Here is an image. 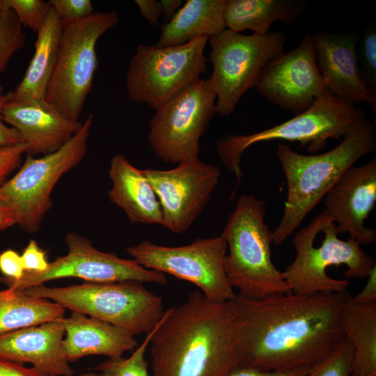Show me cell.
Segmentation results:
<instances>
[{
    "label": "cell",
    "mask_w": 376,
    "mask_h": 376,
    "mask_svg": "<svg viewBox=\"0 0 376 376\" xmlns=\"http://www.w3.org/2000/svg\"><path fill=\"white\" fill-rule=\"evenodd\" d=\"M349 295L292 292L252 299L235 294L228 302L240 366L264 371L313 367L345 338L340 313Z\"/></svg>",
    "instance_id": "1"
},
{
    "label": "cell",
    "mask_w": 376,
    "mask_h": 376,
    "mask_svg": "<svg viewBox=\"0 0 376 376\" xmlns=\"http://www.w3.org/2000/svg\"><path fill=\"white\" fill-rule=\"evenodd\" d=\"M148 348L150 376H227L240 366L228 302L198 290L165 311Z\"/></svg>",
    "instance_id": "2"
},
{
    "label": "cell",
    "mask_w": 376,
    "mask_h": 376,
    "mask_svg": "<svg viewBox=\"0 0 376 376\" xmlns=\"http://www.w3.org/2000/svg\"><path fill=\"white\" fill-rule=\"evenodd\" d=\"M376 150L375 123L364 119L329 151L302 155L279 143L276 157L285 174L288 194L281 219L272 232L273 243L285 242L322 201L341 175Z\"/></svg>",
    "instance_id": "3"
},
{
    "label": "cell",
    "mask_w": 376,
    "mask_h": 376,
    "mask_svg": "<svg viewBox=\"0 0 376 376\" xmlns=\"http://www.w3.org/2000/svg\"><path fill=\"white\" fill-rule=\"evenodd\" d=\"M265 206L254 195H241L220 235L228 249L224 260L227 279L238 295L252 299L292 292L272 260L273 234L264 220Z\"/></svg>",
    "instance_id": "4"
},
{
    "label": "cell",
    "mask_w": 376,
    "mask_h": 376,
    "mask_svg": "<svg viewBox=\"0 0 376 376\" xmlns=\"http://www.w3.org/2000/svg\"><path fill=\"white\" fill-rule=\"evenodd\" d=\"M331 217L324 210L292 240L296 253L292 263L283 272L292 292L297 294L335 293L347 291L349 281L327 274L331 266L345 265L347 278H367L376 266L352 238L342 240Z\"/></svg>",
    "instance_id": "5"
},
{
    "label": "cell",
    "mask_w": 376,
    "mask_h": 376,
    "mask_svg": "<svg viewBox=\"0 0 376 376\" xmlns=\"http://www.w3.org/2000/svg\"><path fill=\"white\" fill-rule=\"evenodd\" d=\"M24 292L119 327L134 336L151 331L165 313L162 298L139 281L84 282L66 287L42 284Z\"/></svg>",
    "instance_id": "6"
},
{
    "label": "cell",
    "mask_w": 376,
    "mask_h": 376,
    "mask_svg": "<svg viewBox=\"0 0 376 376\" xmlns=\"http://www.w3.org/2000/svg\"><path fill=\"white\" fill-rule=\"evenodd\" d=\"M366 118V111L336 96L328 88L308 110L270 128L247 135L229 134L217 142L219 157L234 173L237 185L243 172L241 159L244 152L255 143L272 140L298 142L314 153L322 150L330 139H343L352 129Z\"/></svg>",
    "instance_id": "7"
},
{
    "label": "cell",
    "mask_w": 376,
    "mask_h": 376,
    "mask_svg": "<svg viewBox=\"0 0 376 376\" xmlns=\"http://www.w3.org/2000/svg\"><path fill=\"white\" fill-rule=\"evenodd\" d=\"M119 19L118 13L111 10L61 22L58 54L45 99L72 122L81 121L80 116L93 88L99 65L97 41Z\"/></svg>",
    "instance_id": "8"
},
{
    "label": "cell",
    "mask_w": 376,
    "mask_h": 376,
    "mask_svg": "<svg viewBox=\"0 0 376 376\" xmlns=\"http://www.w3.org/2000/svg\"><path fill=\"white\" fill-rule=\"evenodd\" d=\"M93 123L90 113L77 133L57 150L35 158L27 155L13 177L0 187V200L13 212L16 224L27 233L38 231L52 206L51 194L61 176L85 156Z\"/></svg>",
    "instance_id": "9"
},
{
    "label": "cell",
    "mask_w": 376,
    "mask_h": 376,
    "mask_svg": "<svg viewBox=\"0 0 376 376\" xmlns=\"http://www.w3.org/2000/svg\"><path fill=\"white\" fill-rule=\"evenodd\" d=\"M210 77L216 94V115L227 116L240 99L256 87L264 67L284 52L285 36L281 31L244 35L224 29L210 36Z\"/></svg>",
    "instance_id": "10"
},
{
    "label": "cell",
    "mask_w": 376,
    "mask_h": 376,
    "mask_svg": "<svg viewBox=\"0 0 376 376\" xmlns=\"http://www.w3.org/2000/svg\"><path fill=\"white\" fill-rule=\"evenodd\" d=\"M208 38L171 47L138 45L125 75L129 98L156 109L200 79L207 70L204 49Z\"/></svg>",
    "instance_id": "11"
},
{
    "label": "cell",
    "mask_w": 376,
    "mask_h": 376,
    "mask_svg": "<svg viewBox=\"0 0 376 376\" xmlns=\"http://www.w3.org/2000/svg\"><path fill=\"white\" fill-rule=\"evenodd\" d=\"M216 100L210 78L200 79L155 109L148 135L155 154L167 163L198 159L201 138L216 115Z\"/></svg>",
    "instance_id": "12"
},
{
    "label": "cell",
    "mask_w": 376,
    "mask_h": 376,
    "mask_svg": "<svg viewBox=\"0 0 376 376\" xmlns=\"http://www.w3.org/2000/svg\"><path fill=\"white\" fill-rule=\"evenodd\" d=\"M140 265L188 281L209 300L228 302L235 295L224 267L227 244L221 236L198 237L178 246L144 240L127 249Z\"/></svg>",
    "instance_id": "13"
},
{
    "label": "cell",
    "mask_w": 376,
    "mask_h": 376,
    "mask_svg": "<svg viewBox=\"0 0 376 376\" xmlns=\"http://www.w3.org/2000/svg\"><path fill=\"white\" fill-rule=\"evenodd\" d=\"M65 242L67 254L49 263L45 271L24 272L18 280L0 276V282L13 291H24L49 281L65 278L81 279L85 282L134 281L161 285L167 283L166 274L145 268L133 259H124L114 253L101 251L75 232H69Z\"/></svg>",
    "instance_id": "14"
},
{
    "label": "cell",
    "mask_w": 376,
    "mask_h": 376,
    "mask_svg": "<svg viewBox=\"0 0 376 376\" xmlns=\"http://www.w3.org/2000/svg\"><path fill=\"white\" fill-rule=\"evenodd\" d=\"M159 202L162 225L173 233H183L207 205L221 171L218 165L199 158L182 162L169 170L143 169Z\"/></svg>",
    "instance_id": "15"
},
{
    "label": "cell",
    "mask_w": 376,
    "mask_h": 376,
    "mask_svg": "<svg viewBox=\"0 0 376 376\" xmlns=\"http://www.w3.org/2000/svg\"><path fill=\"white\" fill-rule=\"evenodd\" d=\"M256 88L270 102L299 114L327 88L316 62L311 33L293 50L282 53L263 68Z\"/></svg>",
    "instance_id": "16"
},
{
    "label": "cell",
    "mask_w": 376,
    "mask_h": 376,
    "mask_svg": "<svg viewBox=\"0 0 376 376\" xmlns=\"http://www.w3.org/2000/svg\"><path fill=\"white\" fill-rule=\"evenodd\" d=\"M324 210L338 234L348 233L360 245L373 244L376 231L365 226L376 202V158L348 168L323 197Z\"/></svg>",
    "instance_id": "17"
},
{
    "label": "cell",
    "mask_w": 376,
    "mask_h": 376,
    "mask_svg": "<svg viewBox=\"0 0 376 376\" xmlns=\"http://www.w3.org/2000/svg\"><path fill=\"white\" fill-rule=\"evenodd\" d=\"M311 34L317 65L327 88L352 104H369L375 111L376 91L359 66L357 36L352 33Z\"/></svg>",
    "instance_id": "18"
},
{
    "label": "cell",
    "mask_w": 376,
    "mask_h": 376,
    "mask_svg": "<svg viewBox=\"0 0 376 376\" xmlns=\"http://www.w3.org/2000/svg\"><path fill=\"white\" fill-rule=\"evenodd\" d=\"M3 120L15 129L27 145L26 155L52 153L66 143L82 124L62 115L45 98L8 101L2 110Z\"/></svg>",
    "instance_id": "19"
},
{
    "label": "cell",
    "mask_w": 376,
    "mask_h": 376,
    "mask_svg": "<svg viewBox=\"0 0 376 376\" xmlns=\"http://www.w3.org/2000/svg\"><path fill=\"white\" fill-rule=\"evenodd\" d=\"M63 318L0 334V359L30 363L47 375L73 376L63 347Z\"/></svg>",
    "instance_id": "20"
},
{
    "label": "cell",
    "mask_w": 376,
    "mask_h": 376,
    "mask_svg": "<svg viewBox=\"0 0 376 376\" xmlns=\"http://www.w3.org/2000/svg\"><path fill=\"white\" fill-rule=\"evenodd\" d=\"M63 323V347L70 363L90 355L120 358L139 345L126 330L82 313L72 312Z\"/></svg>",
    "instance_id": "21"
},
{
    "label": "cell",
    "mask_w": 376,
    "mask_h": 376,
    "mask_svg": "<svg viewBox=\"0 0 376 376\" xmlns=\"http://www.w3.org/2000/svg\"><path fill=\"white\" fill-rule=\"evenodd\" d=\"M109 176L112 187L110 201L120 207L132 224L162 225V212L157 195L143 170L121 154L110 160Z\"/></svg>",
    "instance_id": "22"
},
{
    "label": "cell",
    "mask_w": 376,
    "mask_h": 376,
    "mask_svg": "<svg viewBox=\"0 0 376 376\" xmlns=\"http://www.w3.org/2000/svg\"><path fill=\"white\" fill-rule=\"evenodd\" d=\"M226 0H188L162 26L157 47L181 45L202 36H212L226 29Z\"/></svg>",
    "instance_id": "23"
},
{
    "label": "cell",
    "mask_w": 376,
    "mask_h": 376,
    "mask_svg": "<svg viewBox=\"0 0 376 376\" xmlns=\"http://www.w3.org/2000/svg\"><path fill=\"white\" fill-rule=\"evenodd\" d=\"M62 24L51 8L37 32L35 51L23 78L14 91L10 100L45 98L58 54Z\"/></svg>",
    "instance_id": "24"
},
{
    "label": "cell",
    "mask_w": 376,
    "mask_h": 376,
    "mask_svg": "<svg viewBox=\"0 0 376 376\" xmlns=\"http://www.w3.org/2000/svg\"><path fill=\"white\" fill-rule=\"evenodd\" d=\"M340 324L354 347L351 376H376V301L360 304L349 295L342 306Z\"/></svg>",
    "instance_id": "25"
},
{
    "label": "cell",
    "mask_w": 376,
    "mask_h": 376,
    "mask_svg": "<svg viewBox=\"0 0 376 376\" xmlns=\"http://www.w3.org/2000/svg\"><path fill=\"white\" fill-rule=\"evenodd\" d=\"M299 15L295 1L289 0H226V28L240 33L245 29L264 35L277 20L295 22Z\"/></svg>",
    "instance_id": "26"
},
{
    "label": "cell",
    "mask_w": 376,
    "mask_h": 376,
    "mask_svg": "<svg viewBox=\"0 0 376 376\" xmlns=\"http://www.w3.org/2000/svg\"><path fill=\"white\" fill-rule=\"evenodd\" d=\"M65 309L44 298L9 289L0 291V334L63 318Z\"/></svg>",
    "instance_id": "27"
},
{
    "label": "cell",
    "mask_w": 376,
    "mask_h": 376,
    "mask_svg": "<svg viewBox=\"0 0 376 376\" xmlns=\"http://www.w3.org/2000/svg\"><path fill=\"white\" fill-rule=\"evenodd\" d=\"M157 324L146 334L143 341L132 351L130 357L108 359L93 370L84 372L77 376H150L146 353Z\"/></svg>",
    "instance_id": "28"
},
{
    "label": "cell",
    "mask_w": 376,
    "mask_h": 376,
    "mask_svg": "<svg viewBox=\"0 0 376 376\" xmlns=\"http://www.w3.org/2000/svg\"><path fill=\"white\" fill-rule=\"evenodd\" d=\"M26 42L23 26L12 10H0V75Z\"/></svg>",
    "instance_id": "29"
},
{
    "label": "cell",
    "mask_w": 376,
    "mask_h": 376,
    "mask_svg": "<svg viewBox=\"0 0 376 376\" xmlns=\"http://www.w3.org/2000/svg\"><path fill=\"white\" fill-rule=\"evenodd\" d=\"M353 359V345L345 337L329 356L304 376H351Z\"/></svg>",
    "instance_id": "30"
},
{
    "label": "cell",
    "mask_w": 376,
    "mask_h": 376,
    "mask_svg": "<svg viewBox=\"0 0 376 376\" xmlns=\"http://www.w3.org/2000/svg\"><path fill=\"white\" fill-rule=\"evenodd\" d=\"M0 10H12L23 27L37 33L51 6L48 1L43 0H0Z\"/></svg>",
    "instance_id": "31"
},
{
    "label": "cell",
    "mask_w": 376,
    "mask_h": 376,
    "mask_svg": "<svg viewBox=\"0 0 376 376\" xmlns=\"http://www.w3.org/2000/svg\"><path fill=\"white\" fill-rule=\"evenodd\" d=\"M358 52L359 61L370 88L376 91V30L371 26L364 33Z\"/></svg>",
    "instance_id": "32"
},
{
    "label": "cell",
    "mask_w": 376,
    "mask_h": 376,
    "mask_svg": "<svg viewBox=\"0 0 376 376\" xmlns=\"http://www.w3.org/2000/svg\"><path fill=\"white\" fill-rule=\"evenodd\" d=\"M48 2L61 22L79 20L94 13L89 0H49Z\"/></svg>",
    "instance_id": "33"
},
{
    "label": "cell",
    "mask_w": 376,
    "mask_h": 376,
    "mask_svg": "<svg viewBox=\"0 0 376 376\" xmlns=\"http://www.w3.org/2000/svg\"><path fill=\"white\" fill-rule=\"evenodd\" d=\"M26 150L27 145L25 142L0 146V187L7 181L8 175L19 165Z\"/></svg>",
    "instance_id": "34"
},
{
    "label": "cell",
    "mask_w": 376,
    "mask_h": 376,
    "mask_svg": "<svg viewBox=\"0 0 376 376\" xmlns=\"http://www.w3.org/2000/svg\"><path fill=\"white\" fill-rule=\"evenodd\" d=\"M21 257L24 272L45 271L49 263L47 259L46 251L42 249L34 240L29 241Z\"/></svg>",
    "instance_id": "35"
},
{
    "label": "cell",
    "mask_w": 376,
    "mask_h": 376,
    "mask_svg": "<svg viewBox=\"0 0 376 376\" xmlns=\"http://www.w3.org/2000/svg\"><path fill=\"white\" fill-rule=\"evenodd\" d=\"M0 272L2 276L18 280L24 274L22 257L16 251L8 249L0 253Z\"/></svg>",
    "instance_id": "36"
},
{
    "label": "cell",
    "mask_w": 376,
    "mask_h": 376,
    "mask_svg": "<svg viewBox=\"0 0 376 376\" xmlns=\"http://www.w3.org/2000/svg\"><path fill=\"white\" fill-rule=\"evenodd\" d=\"M10 100V91L6 92L0 85V146H10L24 142L18 132L3 120L2 110L5 104Z\"/></svg>",
    "instance_id": "37"
},
{
    "label": "cell",
    "mask_w": 376,
    "mask_h": 376,
    "mask_svg": "<svg viewBox=\"0 0 376 376\" xmlns=\"http://www.w3.org/2000/svg\"><path fill=\"white\" fill-rule=\"evenodd\" d=\"M311 368L287 371H264L251 367L240 366L232 370L227 376H304Z\"/></svg>",
    "instance_id": "38"
},
{
    "label": "cell",
    "mask_w": 376,
    "mask_h": 376,
    "mask_svg": "<svg viewBox=\"0 0 376 376\" xmlns=\"http://www.w3.org/2000/svg\"><path fill=\"white\" fill-rule=\"evenodd\" d=\"M0 376H52L42 374L34 368L0 359Z\"/></svg>",
    "instance_id": "39"
},
{
    "label": "cell",
    "mask_w": 376,
    "mask_h": 376,
    "mask_svg": "<svg viewBox=\"0 0 376 376\" xmlns=\"http://www.w3.org/2000/svg\"><path fill=\"white\" fill-rule=\"evenodd\" d=\"M134 2L141 16L151 25L157 26L159 24V18L162 15L160 2L156 0H136Z\"/></svg>",
    "instance_id": "40"
},
{
    "label": "cell",
    "mask_w": 376,
    "mask_h": 376,
    "mask_svg": "<svg viewBox=\"0 0 376 376\" xmlns=\"http://www.w3.org/2000/svg\"><path fill=\"white\" fill-rule=\"evenodd\" d=\"M368 281L363 290L355 296H351L353 301L360 304H369L376 301V266L367 277Z\"/></svg>",
    "instance_id": "41"
},
{
    "label": "cell",
    "mask_w": 376,
    "mask_h": 376,
    "mask_svg": "<svg viewBox=\"0 0 376 376\" xmlns=\"http://www.w3.org/2000/svg\"><path fill=\"white\" fill-rule=\"evenodd\" d=\"M159 2L162 6V16L166 22L175 15L182 5V0H161Z\"/></svg>",
    "instance_id": "42"
},
{
    "label": "cell",
    "mask_w": 376,
    "mask_h": 376,
    "mask_svg": "<svg viewBox=\"0 0 376 376\" xmlns=\"http://www.w3.org/2000/svg\"><path fill=\"white\" fill-rule=\"evenodd\" d=\"M16 224L14 214L10 207L0 200V231Z\"/></svg>",
    "instance_id": "43"
}]
</instances>
